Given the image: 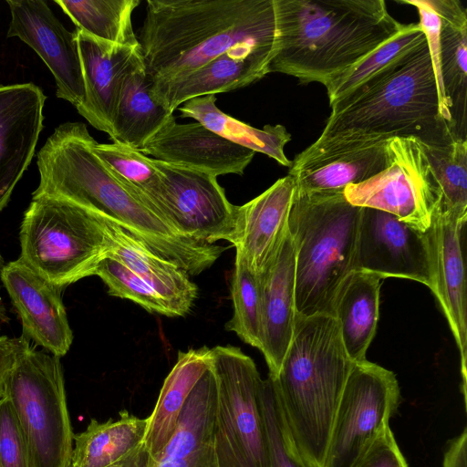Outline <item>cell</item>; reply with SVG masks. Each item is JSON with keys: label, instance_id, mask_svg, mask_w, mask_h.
<instances>
[{"label": "cell", "instance_id": "obj_1", "mask_svg": "<svg viewBox=\"0 0 467 467\" xmlns=\"http://www.w3.org/2000/svg\"><path fill=\"white\" fill-rule=\"evenodd\" d=\"M137 39L150 81L239 48L276 52L275 0H147Z\"/></svg>", "mask_w": 467, "mask_h": 467}, {"label": "cell", "instance_id": "obj_2", "mask_svg": "<svg viewBox=\"0 0 467 467\" xmlns=\"http://www.w3.org/2000/svg\"><path fill=\"white\" fill-rule=\"evenodd\" d=\"M275 9L277 46L269 72L324 86L405 26L383 0H275Z\"/></svg>", "mask_w": 467, "mask_h": 467}, {"label": "cell", "instance_id": "obj_3", "mask_svg": "<svg viewBox=\"0 0 467 467\" xmlns=\"http://www.w3.org/2000/svg\"><path fill=\"white\" fill-rule=\"evenodd\" d=\"M354 362L336 318L296 316L275 392L292 439L304 459L323 467L334 417Z\"/></svg>", "mask_w": 467, "mask_h": 467}, {"label": "cell", "instance_id": "obj_4", "mask_svg": "<svg viewBox=\"0 0 467 467\" xmlns=\"http://www.w3.org/2000/svg\"><path fill=\"white\" fill-rule=\"evenodd\" d=\"M330 107L321 136H411L434 146L458 140L441 112L426 40Z\"/></svg>", "mask_w": 467, "mask_h": 467}, {"label": "cell", "instance_id": "obj_5", "mask_svg": "<svg viewBox=\"0 0 467 467\" xmlns=\"http://www.w3.org/2000/svg\"><path fill=\"white\" fill-rule=\"evenodd\" d=\"M95 141L84 123L59 125L37 153L40 182L33 195L65 199L157 248L168 237L170 224L111 174L93 151Z\"/></svg>", "mask_w": 467, "mask_h": 467}, {"label": "cell", "instance_id": "obj_6", "mask_svg": "<svg viewBox=\"0 0 467 467\" xmlns=\"http://www.w3.org/2000/svg\"><path fill=\"white\" fill-rule=\"evenodd\" d=\"M361 207L343 192L295 191L288 231L296 251V315H332L343 279L354 270Z\"/></svg>", "mask_w": 467, "mask_h": 467}, {"label": "cell", "instance_id": "obj_7", "mask_svg": "<svg viewBox=\"0 0 467 467\" xmlns=\"http://www.w3.org/2000/svg\"><path fill=\"white\" fill-rule=\"evenodd\" d=\"M19 236V258L59 290L95 275L112 250L99 214L45 194L33 195Z\"/></svg>", "mask_w": 467, "mask_h": 467}, {"label": "cell", "instance_id": "obj_8", "mask_svg": "<svg viewBox=\"0 0 467 467\" xmlns=\"http://www.w3.org/2000/svg\"><path fill=\"white\" fill-rule=\"evenodd\" d=\"M4 397L23 431L30 467H69L75 434L60 358L29 347L10 371Z\"/></svg>", "mask_w": 467, "mask_h": 467}, {"label": "cell", "instance_id": "obj_9", "mask_svg": "<svg viewBox=\"0 0 467 467\" xmlns=\"http://www.w3.org/2000/svg\"><path fill=\"white\" fill-rule=\"evenodd\" d=\"M216 380L213 447L216 467H269L261 407L263 379L239 348H211Z\"/></svg>", "mask_w": 467, "mask_h": 467}, {"label": "cell", "instance_id": "obj_10", "mask_svg": "<svg viewBox=\"0 0 467 467\" xmlns=\"http://www.w3.org/2000/svg\"><path fill=\"white\" fill-rule=\"evenodd\" d=\"M389 163L374 177L348 185L346 200L352 205L393 214L428 232L441 197L431 165L415 137H393L387 142Z\"/></svg>", "mask_w": 467, "mask_h": 467}, {"label": "cell", "instance_id": "obj_11", "mask_svg": "<svg viewBox=\"0 0 467 467\" xmlns=\"http://www.w3.org/2000/svg\"><path fill=\"white\" fill-rule=\"evenodd\" d=\"M400 391L395 374L375 363H354L331 428L323 467H355L389 427Z\"/></svg>", "mask_w": 467, "mask_h": 467}, {"label": "cell", "instance_id": "obj_12", "mask_svg": "<svg viewBox=\"0 0 467 467\" xmlns=\"http://www.w3.org/2000/svg\"><path fill=\"white\" fill-rule=\"evenodd\" d=\"M150 159L161 177L157 192L145 197L129 192L187 236L208 244L220 240L232 243L238 206L228 201L217 177Z\"/></svg>", "mask_w": 467, "mask_h": 467}, {"label": "cell", "instance_id": "obj_13", "mask_svg": "<svg viewBox=\"0 0 467 467\" xmlns=\"http://www.w3.org/2000/svg\"><path fill=\"white\" fill-rule=\"evenodd\" d=\"M354 270L380 278L417 281L433 293L435 271L431 228L422 232L389 213L362 208Z\"/></svg>", "mask_w": 467, "mask_h": 467}, {"label": "cell", "instance_id": "obj_14", "mask_svg": "<svg viewBox=\"0 0 467 467\" xmlns=\"http://www.w3.org/2000/svg\"><path fill=\"white\" fill-rule=\"evenodd\" d=\"M380 135L338 133L321 136L292 161L288 175L306 192H343L386 169L387 142Z\"/></svg>", "mask_w": 467, "mask_h": 467}, {"label": "cell", "instance_id": "obj_15", "mask_svg": "<svg viewBox=\"0 0 467 467\" xmlns=\"http://www.w3.org/2000/svg\"><path fill=\"white\" fill-rule=\"evenodd\" d=\"M11 22L7 36L32 47L53 74L57 96L76 109L85 98L76 31H68L42 0H7Z\"/></svg>", "mask_w": 467, "mask_h": 467}, {"label": "cell", "instance_id": "obj_16", "mask_svg": "<svg viewBox=\"0 0 467 467\" xmlns=\"http://www.w3.org/2000/svg\"><path fill=\"white\" fill-rule=\"evenodd\" d=\"M0 278L21 319L23 335L49 353L58 358L65 356L72 344L73 332L61 290L20 258L5 265Z\"/></svg>", "mask_w": 467, "mask_h": 467}, {"label": "cell", "instance_id": "obj_17", "mask_svg": "<svg viewBox=\"0 0 467 467\" xmlns=\"http://www.w3.org/2000/svg\"><path fill=\"white\" fill-rule=\"evenodd\" d=\"M467 217H458L438 207L431 237L434 255L437 297L460 351L462 395L466 404L467 296L464 235Z\"/></svg>", "mask_w": 467, "mask_h": 467}, {"label": "cell", "instance_id": "obj_18", "mask_svg": "<svg viewBox=\"0 0 467 467\" xmlns=\"http://www.w3.org/2000/svg\"><path fill=\"white\" fill-rule=\"evenodd\" d=\"M45 101L33 83L0 86V211L33 159Z\"/></svg>", "mask_w": 467, "mask_h": 467}, {"label": "cell", "instance_id": "obj_19", "mask_svg": "<svg viewBox=\"0 0 467 467\" xmlns=\"http://www.w3.org/2000/svg\"><path fill=\"white\" fill-rule=\"evenodd\" d=\"M275 52L239 48L223 53L188 73L150 81L152 99L174 112L192 99L227 92L249 86L269 74Z\"/></svg>", "mask_w": 467, "mask_h": 467}, {"label": "cell", "instance_id": "obj_20", "mask_svg": "<svg viewBox=\"0 0 467 467\" xmlns=\"http://www.w3.org/2000/svg\"><path fill=\"white\" fill-rule=\"evenodd\" d=\"M140 151L152 159L187 166L215 177L230 173L243 175L255 154L197 121L171 122Z\"/></svg>", "mask_w": 467, "mask_h": 467}, {"label": "cell", "instance_id": "obj_21", "mask_svg": "<svg viewBox=\"0 0 467 467\" xmlns=\"http://www.w3.org/2000/svg\"><path fill=\"white\" fill-rule=\"evenodd\" d=\"M258 275L262 301L261 348L276 377L292 339L296 320V251L287 231L276 254Z\"/></svg>", "mask_w": 467, "mask_h": 467}, {"label": "cell", "instance_id": "obj_22", "mask_svg": "<svg viewBox=\"0 0 467 467\" xmlns=\"http://www.w3.org/2000/svg\"><path fill=\"white\" fill-rule=\"evenodd\" d=\"M75 31L85 88L77 110L91 126L110 136L123 81L140 46L114 45Z\"/></svg>", "mask_w": 467, "mask_h": 467}, {"label": "cell", "instance_id": "obj_23", "mask_svg": "<svg viewBox=\"0 0 467 467\" xmlns=\"http://www.w3.org/2000/svg\"><path fill=\"white\" fill-rule=\"evenodd\" d=\"M295 191V180L287 174L237 207L236 230L231 244L256 275L275 256L288 231Z\"/></svg>", "mask_w": 467, "mask_h": 467}, {"label": "cell", "instance_id": "obj_24", "mask_svg": "<svg viewBox=\"0 0 467 467\" xmlns=\"http://www.w3.org/2000/svg\"><path fill=\"white\" fill-rule=\"evenodd\" d=\"M429 2L441 18L440 70L451 130L467 140V9L459 0Z\"/></svg>", "mask_w": 467, "mask_h": 467}, {"label": "cell", "instance_id": "obj_25", "mask_svg": "<svg viewBox=\"0 0 467 467\" xmlns=\"http://www.w3.org/2000/svg\"><path fill=\"white\" fill-rule=\"evenodd\" d=\"M100 217L112 244L109 257L120 262L148 284L171 306L177 317L185 316L198 296V287L189 275L176 265L150 251L112 222Z\"/></svg>", "mask_w": 467, "mask_h": 467}, {"label": "cell", "instance_id": "obj_26", "mask_svg": "<svg viewBox=\"0 0 467 467\" xmlns=\"http://www.w3.org/2000/svg\"><path fill=\"white\" fill-rule=\"evenodd\" d=\"M150 86L140 50L132 59L120 90L109 136L113 142L141 150L175 121L173 112L152 99Z\"/></svg>", "mask_w": 467, "mask_h": 467}, {"label": "cell", "instance_id": "obj_27", "mask_svg": "<svg viewBox=\"0 0 467 467\" xmlns=\"http://www.w3.org/2000/svg\"><path fill=\"white\" fill-rule=\"evenodd\" d=\"M380 277L360 270L351 271L341 282L332 305L342 342L354 362L366 360L379 316Z\"/></svg>", "mask_w": 467, "mask_h": 467}, {"label": "cell", "instance_id": "obj_28", "mask_svg": "<svg viewBox=\"0 0 467 467\" xmlns=\"http://www.w3.org/2000/svg\"><path fill=\"white\" fill-rule=\"evenodd\" d=\"M211 366V348L179 351L177 361L163 381L148 425L143 446L150 459L158 457L177 426L180 414L192 390Z\"/></svg>", "mask_w": 467, "mask_h": 467}, {"label": "cell", "instance_id": "obj_29", "mask_svg": "<svg viewBox=\"0 0 467 467\" xmlns=\"http://www.w3.org/2000/svg\"><path fill=\"white\" fill-rule=\"evenodd\" d=\"M215 95L192 99L179 108L182 118H191L229 141L260 152L283 166L290 167L284 148L291 140L285 126L270 125L256 129L223 112L216 106Z\"/></svg>", "mask_w": 467, "mask_h": 467}, {"label": "cell", "instance_id": "obj_30", "mask_svg": "<svg viewBox=\"0 0 467 467\" xmlns=\"http://www.w3.org/2000/svg\"><path fill=\"white\" fill-rule=\"evenodd\" d=\"M119 415L105 422L92 419L84 431L74 435L69 467H109L143 444L147 418L128 411Z\"/></svg>", "mask_w": 467, "mask_h": 467}, {"label": "cell", "instance_id": "obj_31", "mask_svg": "<svg viewBox=\"0 0 467 467\" xmlns=\"http://www.w3.org/2000/svg\"><path fill=\"white\" fill-rule=\"evenodd\" d=\"M77 28L114 45L140 46L131 16L140 0H55Z\"/></svg>", "mask_w": 467, "mask_h": 467}, {"label": "cell", "instance_id": "obj_32", "mask_svg": "<svg viewBox=\"0 0 467 467\" xmlns=\"http://www.w3.org/2000/svg\"><path fill=\"white\" fill-rule=\"evenodd\" d=\"M425 40L426 36L419 23L405 25L396 36L325 86L329 105L332 106L350 94L391 62Z\"/></svg>", "mask_w": 467, "mask_h": 467}, {"label": "cell", "instance_id": "obj_33", "mask_svg": "<svg viewBox=\"0 0 467 467\" xmlns=\"http://www.w3.org/2000/svg\"><path fill=\"white\" fill-rule=\"evenodd\" d=\"M438 182L441 210L458 217H467V140L447 145L422 143Z\"/></svg>", "mask_w": 467, "mask_h": 467}, {"label": "cell", "instance_id": "obj_34", "mask_svg": "<svg viewBox=\"0 0 467 467\" xmlns=\"http://www.w3.org/2000/svg\"><path fill=\"white\" fill-rule=\"evenodd\" d=\"M233 317L226 323L228 331L234 332L244 342L261 348L262 301L258 275L235 253L231 279Z\"/></svg>", "mask_w": 467, "mask_h": 467}, {"label": "cell", "instance_id": "obj_35", "mask_svg": "<svg viewBox=\"0 0 467 467\" xmlns=\"http://www.w3.org/2000/svg\"><path fill=\"white\" fill-rule=\"evenodd\" d=\"M92 149L125 189L145 197L157 192L161 177L150 157L117 142L100 144L95 141Z\"/></svg>", "mask_w": 467, "mask_h": 467}, {"label": "cell", "instance_id": "obj_36", "mask_svg": "<svg viewBox=\"0 0 467 467\" xmlns=\"http://www.w3.org/2000/svg\"><path fill=\"white\" fill-rule=\"evenodd\" d=\"M261 407L269 467H314L297 450L285 420L272 379H263Z\"/></svg>", "mask_w": 467, "mask_h": 467}, {"label": "cell", "instance_id": "obj_37", "mask_svg": "<svg viewBox=\"0 0 467 467\" xmlns=\"http://www.w3.org/2000/svg\"><path fill=\"white\" fill-rule=\"evenodd\" d=\"M95 275L107 285L109 295L131 300L150 313L177 317L174 309L162 296L116 259H103Z\"/></svg>", "mask_w": 467, "mask_h": 467}, {"label": "cell", "instance_id": "obj_38", "mask_svg": "<svg viewBox=\"0 0 467 467\" xmlns=\"http://www.w3.org/2000/svg\"><path fill=\"white\" fill-rule=\"evenodd\" d=\"M0 464L2 467H30L23 431L5 397L0 399Z\"/></svg>", "mask_w": 467, "mask_h": 467}, {"label": "cell", "instance_id": "obj_39", "mask_svg": "<svg viewBox=\"0 0 467 467\" xmlns=\"http://www.w3.org/2000/svg\"><path fill=\"white\" fill-rule=\"evenodd\" d=\"M400 3L416 6L420 15V23L425 36L431 55L433 71L436 78L438 95L442 117L449 123L451 129V118L447 110L444 99L443 88L440 70V32L441 18L431 5L429 0H402ZM452 131V130H451ZM453 133V132H452Z\"/></svg>", "mask_w": 467, "mask_h": 467}, {"label": "cell", "instance_id": "obj_40", "mask_svg": "<svg viewBox=\"0 0 467 467\" xmlns=\"http://www.w3.org/2000/svg\"><path fill=\"white\" fill-rule=\"evenodd\" d=\"M150 467H216L213 447L192 451L181 443L170 441Z\"/></svg>", "mask_w": 467, "mask_h": 467}, {"label": "cell", "instance_id": "obj_41", "mask_svg": "<svg viewBox=\"0 0 467 467\" xmlns=\"http://www.w3.org/2000/svg\"><path fill=\"white\" fill-rule=\"evenodd\" d=\"M355 467H409L395 437L387 428Z\"/></svg>", "mask_w": 467, "mask_h": 467}, {"label": "cell", "instance_id": "obj_42", "mask_svg": "<svg viewBox=\"0 0 467 467\" xmlns=\"http://www.w3.org/2000/svg\"><path fill=\"white\" fill-rule=\"evenodd\" d=\"M29 347L24 335L19 337H0V399L4 397L5 381L17 358Z\"/></svg>", "mask_w": 467, "mask_h": 467}, {"label": "cell", "instance_id": "obj_43", "mask_svg": "<svg viewBox=\"0 0 467 467\" xmlns=\"http://www.w3.org/2000/svg\"><path fill=\"white\" fill-rule=\"evenodd\" d=\"M442 467H467V430L449 440L443 453Z\"/></svg>", "mask_w": 467, "mask_h": 467}, {"label": "cell", "instance_id": "obj_44", "mask_svg": "<svg viewBox=\"0 0 467 467\" xmlns=\"http://www.w3.org/2000/svg\"><path fill=\"white\" fill-rule=\"evenodd\" d=\"M150 456L142 444L130 454L109 467H150Z\"/></svg>", "mask_w": 467, "mask_h": 467}, {"label": "cell", "instance_id": "obj_45", "mask_svg": "<svg viewBox=\"0 0 467 467\" xmlns=\"http://www.w3.org/2000/svg\"><path fill=\"white\" fill-rule=\"evenodd\" d=\"M0 322L1 323H7L9 322V317L6 314V309L5 307V305L3 303V299L0 295Z\"/></svg>", "mask_w": 467, "mask_h": 467}, {"label": "cell", "instance_id": "obj_46", "mask_svg": "<svg viewBox=\"0 0 467 467\" xmlns=\"http://www.w3.org/2000/svg\"><path fill=\"white\" fill-rule=\"evenodd\" d=\"M5 264H4V259L0 254V273H1V270L2 268L4 267Z\"/></svg>", "mask_w": 467, "mask_h": 467}, {"label": "cell", "instance_id": "obj_47", "mask_svg": "<svg viewBox=\"0 0 467 467\" xmlns=\"http://www.w3.org/2000/svg\"><path fill=\"white\" fill-rule=\"evenodd\" d=\"M0 467H2L1 464H0Z\"/></svg>", "mask_w": 467, "mask_h": 467}]
</instances>
